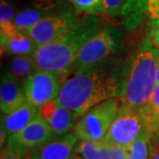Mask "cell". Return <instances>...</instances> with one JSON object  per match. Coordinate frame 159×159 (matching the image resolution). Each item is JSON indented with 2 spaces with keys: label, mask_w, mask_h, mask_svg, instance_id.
<instances>
[{
  "label": "cell",
  "mask_w": 159,
  "mask_h": 159,
  "mask_svg": "<svg viewBox=\"0 0 159 159\" xmlns=\"http://www.w3.org/2000/svg\"><path fill=\"white\" fill-rule=\"evenodd\" d=\"M127 65L115 57L86 66L63 80L57 98L81 117L98 103L119 97Z\"/></svg>",
  "instance_id": "obj_1"
},
{
  "label": "cell",
  "mask_w": 159,
  "mask_h": 159,
  "mask_svg": "<svg viewBox=\"0 0 159 159\" xmlns=\"http://www.w3.org/2000/svg\"><path fill=\"white\" fill-rule=\"evenodd\" d=\"M106 26L99 15H86L58 38L37 48L34 58L37 69L56 74L60 78L70 70L83 46Z\"/></svg>",
  "instance_id": "obj_2"
},
{
  "label": "cell",
  "mask_w": 159,
  "mask_h": 159,
  "mask_svg": "<svg viewBox=\"0 0 159 159\" xmlns=\"http://www.w3.org/2000/svg\"><path fill=\"white\" fill-rule=\"evenodd\" d=\"M159 49L148 40L127 65L125 82L119 96L120 108L138 110L147 107L157 85Z\"/></svg>",
  "instance_id": "obj_3"
},
{
  "label": "cell",
  "mask_w": 159,
  "mask_h": 159,
  "mask_svg": "<svg viewBox=\"0 0 159 159\" xmlns=\"http://www.w3.org/2000/svg\"><path fill=\"white\" fill-rule=\"evenodd\" d=\"M152 113L148 107L138 110L119 107V113L107 132L103 142L128 148L146 132L152 134Z\"/></svg>",
  "instance_id": "obj_4"
},
{
  "label": "cell",
  "mask_w": 159,
  "mask_h": 159,
  "mask_svg": "<svg viewBox=\"0 0 159 159\" xmlns=\"http://www.w3.org/2000/svg\"><path fill=\"white\" fill-rule=\"evenodd\" d=\"M119 97L98 103L80 117L73 128V134L79 141H102L119 113Z\"/></svg>",
  "instance_id": "obj_5"
},
{
  "label": "cell",
  "mask_w": 159,
  "mask_h": 159,
  "mask_svg": "<svg viewBox=\"0 0 159 159\" xmlns=\"http://www.w3.org/2000/svg\"><path fill=\"white\" fill-rule=\"evenodd\" d=\"M124 34L119 27H105L91 38L78 55L70 70V74L75 71L112 57L121 48Z\"/></svg>",
  "instance_id": "obj_6"
},
{
  "label": "cell",
  "mask_w": 159,
  "mask_h": 159,
  "mask_svg": "<svg viewBox=\"0 0 159 159\" xmlns=\"http://www.w3.org/2000/svg\"><path fill=\"white\" fill-rule=\"evenodd\" d=\"M78 20L69 7H60L26 32L40 46L50 43L70 29Z\"/></svg>",
  "instance_id": "obj_7"
},
{
  "label": "cell",
  "mask_w": 159,
  "mask_h": 159,
  "mask_svg": "<svg viewBox=\"0 0 159 159\" xmlns=\"http://www.w3.org/2000/svg\"><path fill=\"white\" fill-rule=\"evenodd\" d=\"M27 102L40 107L58 97L61 82L60 77L45 70H36L23 82Z\"/></svg>",
  "instance_id": "obj_8"
},
{
  "label": "cell",
  "mask_w": 159,
  "mask_h": 159,
  "mask_svg": "<svg viewBox=\"0 0 159 159\" xmlns=\"http://www.w3.org/2000/svg\"><path fill=\"white\" fill-rule=\"evenodd\" d=\"M56 135L40 114L22 130L8 137L6 143L26 152L38 149Z\"/></svg>",
  "instance_id": "obj_9"
},
{
  "label": "cell",
  "mask_w": 159,
  "mask_h": 159,
  "mask_svg": "<svg viewBox=\"0 0 159 159\" xmlns=\"http://www.w3.org/2000/svg\"><path fill=\"white\" fill-rule=\"evenodd\" d=\"M40 116L51 126L56 136L68 134L74 128L79 116L56 98L38 107Z\"/></svg>",
  "instance_id": "obj_10"
},
{
  "label": "cell",
  "mask_w": 159,
  "mask_h": 159,
  "mask_svg": "<svg viewBox=\"0 0 159 159\" xmlns=\"http://www.w3.org/2000/svg\"><path fill=\"white\" fill-rule=\"evenodd\" d=\"M27 101L24 86L9 71H6L1 78L0 108L4 114H9L21 106Z\"/></svg>",
  "instance_id": "obj_11"
},
{
  "label": "cell",
  "mask_w": 159,
  "mask_h": 159,
  "mask_svg": "<svg viewBox=\"0 0 159 159\" xmlns=\"http://www.w3.org/2000/svg\"><path fill=\"white\" fill-rule=\"evenodd\" d=\"M127 148L103 141H80L74 152L84 159H126Z\"/></svg>",
  "instance_id": "obj_12"
},
{
  "label": "cell",
  "mask_w": 159,
  "mask_h": 159,
  "mask_svg": "<svg viewBox=\"0 0 159 159\" xmlns=\"http://www.w3.org/2000/svg\"><path fill=\"white\" fill-rule=\"evenodd\" d=\"M38 108L26 101L21 106L11 111V113H2L1 127L5 129L9 137L22 130L38 116Z\"/></svg>",
  "instance_id": "obj_13"
},
{
  "label": "cell",
  "mask_w": 159,
  "mask_h": 159,
  "mask_svg": "<svg viewBox=\"0 0 159 159\" xmlns=\"http://www.w3.org/2000/svg\"><path fill=\"white\" fill-rule=\"evenodd\" d=\"M78 139L73 133L55 137L38 148L40 159H70Z\"/></svg>",
  "instance_id": "obj_14"
},
{
  "label": "cell",
  "mask_w": 159,
  "mask_h": 159,
  "mask_svg": "<svg viewBox=\"0 0 159 159\" xmlns=\"http://www.w3.org/2000/svg\"><path fill=\"white\" fill-rule=\"evenodd\" d=\"M38 45L27 32L19 31L17 34L11 36L1 43L2 52L15 56H34Z\"/></svg>",
  "instance_id": "obj_15"
},
{
  "label": "cell",
  "mask_w": 159,
  "mask_h": 159,
  "mask_svg": "<svg viewBox=\"0 0 159 159\" xmlns=\"http://www.w3.org/2000/svg\"><path fill=\"white\" fill-rule=\"evenodd\" d=\"M57 9L58 8L54 10H48L39 6L25 8L16 13L14 24L19 31L26 32L27 30L34 27L36 23L39 22L42 19H43Z\"/></svg>",
  "instance_id": "obj_16"
},
{
  "label": "cell",
  "mask_w": 159,
  "mask_h": 159,
  "mask_svg": "<svg viewBox=\"0 0 159 159\" xmlns=\"http://www.w3.org/2000/svg\"><path fill=\"white\" fill-rule=\"evenodd\" d=\"M15 9L7 0H1L0 3V37L1 43L11 38L19 32L14 24Z\"/></svg>",
  "instance_id": "obj_17"
},
{
  "label": "cell",
  "mask_w": 159,
  "mask_h": 159,
  "mask_svg": "<svg viewBox=\"0 0 159 159\" xmlns=\"http://www.w3.org/2000/svg\"><path fill=\"white\" fill-rule=\"evenodd\" d=\"M156 148L151 133L146 132L128 147L126 159H151Z\"/></svg>",
  "instance_id": "obj_18"
},
{
  "label": "cell",
  "mask_w": 159,
  "mask_h": 159,
  "mask_svg": "<svg viewBox=\"0 0 159 159\" xmlns=\"http://www.w3.org/2000/svg\"><path fill=\"white\" fill-rule=\"evenodd\" d=\"M38 70L33 56H15L9 63V71L20 81L24 82L30 75Z\"/></svg>",
  "instance_id": "obj_19"
},
{
  "label": "cell",
  "mask_w": 159,
  "mask_h": 159,
  "mask_svg": "<svg viewBox=\"0 0 159 159\" xmlns=\"http://www.w3.org/2000/svg\"><path fill=\"white\" fill-rule=\"evenodd\" d=\"M148 0H129L125 9L124 17L125 18V26L128 29L136 27L145 15L146 6Z\"/></svg>",
  "instance_id": "obj_20"
},
{
  "label": "cell",
  "mask_w": 159,
  "mask_h": 159,
  "mask_svg": "<svg viewBox=\"0 0 159 159\" xmlns=\"http://www.w3.org/2000/svg\"><path fill=\"white\" fill-rule=\"evenodd\" d=\"M75 11L86 15L103 14L102 0H68Z\"/></svg>",
  "instance_id": "obj_21"
},
{
  "label": "cell",
  "mask_w": 159,
  "mask_h": 159,
  "mask_svg": "<svg viewBox=\"0 0 159 159\" xmlns=\"http://www.w3.org/2000/svg\"><path fill=\"white\" fill-rule=\"evenodd\" d=\"M129 0H102L103 14L109 17L124 16Z\"/></svg>",
  "instance_id": "obj_22"
},
{
  "label": "cell",
  "mask_w": 159,
  "mask_h": 159,
  "mask_svg": "<svg viewBox=\"0 0 159 159\" xmlns=\"http://www.w3.org/2000/svg\"><path fill=\"white\" fill-rule=\"evenodd\" d=\"M148 107L152 113V125L154 128L159 129L157 124V117L159 114V83H157L156 85Z\"/></svg>",
  "instance_id": "obj_23"
},
{
  "label": "cell",
  "mask_w": 159,
  "mask_h": 159,
  "mask_svg": "<svg viewBox=\"0 0 159 159\" xmlns=\"http://www.w3.org/2000/svg\"><path fill=\"white\" fill-rule=\"evenodd\" d=\"M27 153L28 152L20 148L6 143V146H4V148H1L0 159H23Z\"/></svg>",
  "instance_id": "obj_24"
},
{
  "label": "cell",
  "mask_w": 159,
  "mask_h": 159,
  "mask_svg": "<svg viewBox=\"0 0 159 159\" xmlns=\"http://www.w3.org/2000/svg\"><path fill=\"white\" fill-rule=\"evenodd\" d=\"M145 15H148L151 20H159V0H148Z\"/></svg>",
  "instance_id": "obj_25"
},
{
  "label": "cell",
  "mask_w": 159,
  "mask_h": 159,
  "mask_svg": "<svg viewBox=\"0 0 159 159\" xmlns=\"http://www.w3.org/2000/svg\"><path fill=\"white\" fill-rule=\"evenodd\" d=\"M152 22H153V25L150 31L149 41L155 47L159 49V20H152Z\"/></svg>",
  "instance_id": "obj_26"
},
{
  "label": "cell",
  "mask_w": 159,
  "mask_h": 159,
  "mask_svg": "<svg viewBox=\"0 0 159 159\" xmlns=\"http://www.w3.org/2000/svg\"><path fill=\"white\" fill-rule=\"evenodd\" d=\"M58 0H37L36 6H39L48 10H54L57 8Z\"/></svg>",
  "instance_id": "obj_27"
},
{
  "label": "cell",
  "mask_w": 159,
  "mask_h": 159,
  "mask_svg": "<svg viewBox=\"0 0 159 159\" xmlns=\"http://www.w3.org/2000/svg\"><path fill=\"white\" fill-rule=\"evenodd\" d=\"M7 139H8V135H7L6 132L3 127H0V146H1V148H3V146L7 142Z\"/></svg>",
  "instance_id": "obj_28"
},
{
  "label": "cell",
  "mask_w": 159,
  "mask_h": 159,
  "mask_svg": "<svg viewBox=\"0 0 159 159\" xmlns=\"http://www.w3.org/2000/svg\"><path fill=\"white\" fill-rule=\"evenodd\" d=\"M23 159H40L38 149H33V150L29 151L28 153L25 155Z\"/></svg>",
  "instance_id": "obj_29"
},
{
  "label": "cell",
  "mask_w": 159,
  "mask_h": 159,
  "mask_svg": "<svg viewBox=\"0 0 159 159\" xmlns=\"http://www.w3.org/2000/svg\"><path fill=\"white\" fill-rule=\"evenodd\" d=\"M151 159H159V147H157L156 150L154 151Z\"/></svg>",
  "instance_id": "obj_30"
},
{
  "label": "cell",
  "mask_w": 159,
  "mask_h": 159,
  "mask_svg": "<svg viewBox=\"0 0 159 159\" xmlns=\"http://www.w3.org/2000/svg\"><path fill=\"white\" fill-rule=\"evenodd\" d=\"M70 159H84V158H83L82 157H80L79 154H77L74 152V153L73 154V156L71 157V158Z\"/></svg>",
  "instance_id": "obj_31"
},
{
  "label": "cell",
  "mask_w": 159,
  "mask_h": 159,
  "mask_svg": "<svg viewBox=\"0 0 159 159\" xmlns=\"http://www.w3.org/2000/svg\"><path fill=\"white\" fill-rule=\"evenodd\" d=\"M157 83H159V60L157 65Z\"/></svg>",
  "instance_id": "obj_32"
},
{
  "label": "cell",
  "mask_w": 159,
  "mask_h": 159,
  "mask_svg": "<svg viewBox=\"0 0 159 159\" xmlns=\"http://www.w3.org/2000/svg\"><path fill=\"white\" fill-rule=\"evenodd\" d=\"M157 124H158V127H159V114H158V117H157Z\"/></svg>",
  "instance_id": "obj_33"
}]
</instances>
